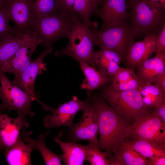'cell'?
Listing matches in <instances>:
<instances>
[{
  "instance_id": "6da1fadb",
  "label": "cell",
  "mask_w": 165,
  "mask_h": 165,
  "mask_svg": "<svg viewBox=\"0 0 165 165\" xmlns=\"http://www.w3.org/2000/svg\"><path fill=\"white\" fill-rule=\"evenodd\" d=\"M98 115V147L105 151L109 159L130 136L132 125L113 109L101 96L93 94L89 98Z\"/></svg>"
},
{
  "instance_id": "7a4b0ae2",
  "label": "cell",
  "mask_w": 165,
  "mask_h": 165,
  "mask_svg": "<svg viewBox=\"0 0 165 165\" xmlns=\"http://www.w3.org/2000/svg\"><path fill=\"white\" fill-rule=\"evenodd\" d=\"M128 5L129 18L136 38L156 36L165 25V9L149 0H133Z\"/></svg>"
},
{
  "instance_id": "3957f363",
  "label": "cell",
  "mask_w": 165,
  "mask_h": 165,
  "mask_svg": "<svg viewBox=\"0 0 165 165\" xmlns=\"http://www.w3.org/2000/svg\"><path fill=\"white\" fill-rule=\"evenodd\" d=\"M101 96L116 112L133 124L150 112L138 90L117 91L107 86Z\"/></svg>"
},
{
  "instance_id": "277c9868",
  "label": "cell",
  "mask_w": 165,
  "mask_h": 165,
  "mask_svg": "<svg viewBox=\"0 0 165 165\" xmlns=\"http://www.w3.org/2000/svg\"><path fill=\"white\" fill-rule=\"evenodd\" d=\"M79 20L60 10L44 16L34 19L30 30L35 33L46 49L59 39L66 37Z\"/></svg>"
},
{
  "instance_id": "5b68a950",
  "label": "cell",
  "mask_w": 165,
  "mask_h": 165,
  "mask_svg": "<svg viewBox=\"0 0 165 165\" xmlns=\"http://www.w3.org/2000/svg\"><path fill=\"white\" fill-rule=\"evenodd\" d=\"M89 27L94 43L101 49H106L117 52L125 58L136 38L129 18L124 22L107 28Z\"/></svg>"
},
{
  "instance_id": "8992f818",
  "label": "cell",
  "mask_w": 165,
  "mask_h": 165,
  "mask_svg": "<svg viewBox=\"0 0 165 165\" xmlns=\"http://www.w3.org/2000/svg\"><path fill=\"white\" fill-rule=\"evenodd\" d=\"M68 46L60 50L55 52L56 57L66 56L79 62L84 61L93 66L92 57L94 42L89 27L85 24L81 20L76 22L68 38Z\"/></svg>"
},
{
  "instance_id": "52a82bcc",
  "label": "cell",
  "mask_w": 165,
  "mask_h": 165,
  "mask_svg": "<svg viewBox=\"0 0 165 165\" xmlns=\"http://www.w3.org/2000/svg\"><path fill=\"white\" fill-rule=\"evenodd\" d=\"M0 109L9 112L14 110L17 114L32 117L35 116L31 109L32 97L20 88L10 82L4 73L0 71Z\"/></svg>"
},
{
  "instance_id": "ba28073f",
  "label": "cell",
  "mask_w": 165,
  "mask_h": 165,
  "mask_svg": "<svg viewBox=\"0 0 165 165\" xmlns=\"http://www.w3.org/2000/svg\"><path fill=\"white\" fill-rule=\"evenodd\" d=\"M88 98L85 100L79 99L76 96H73L71 100L59 105L56 108H53L45 104L39 100L37 102L46 111L50 112L52 114L48 115L43 118V124L46 128H52L60 126H70L74 118L79 112L82 111L90 102Z\"/></svg>"
},
{
  "instance_id": "9c48e42d",
  "label": "cell",
  "mask_w": 165,
  "mask_h": 165,
  "mask_svg": "<svg viewBox=\"0 0 165 165\" xmlns=\"http://www.w3.org/2000/svg\"><path fill=\"white\" fill-rule=\"evenodd\" d=\"M82 111V116L78 123H73L68 127L67 139L68 142L76 143L85 140L88 141L89 143L98 145V116L90 100Z\"/></svg>"
},
{
  "instance_id": "30bf717a",
  "label": "cell",
  "mask_w": 165,
  "mask_h": 165,
  "mask_svg": "<svg viewBox=\"0 0 165 165\" xmlns=\"http://www.w3.org/2000/svg\"><path fill=\"white\" fill-rule=\"evenodd\" d=\"M130 136L132 140H144L165 147V123L150 112L132 124Z\"/></svg>"
},
{
  "instance_id": "8fae6325",
  "label": "cell",
  "mask_w": 165,
  "mask_h": 165,
  "mask_svg": "<svg viewBox=\"0 0 165 165\" xmlns=\"http://www.w3.org/2000/svg\"><path fill=\"white\" fill-rule=\"evenodd\" d=\"M42 41L35 32L31 30L29 37L14 54L2 66L0 71L18 76L30 64L31 57Z\"/></svg>"
},
{
  "instance_id": "7c38bea8",
  "label": "cell",
  "mask_w": 165,
  "mask_h": 165,
  "mask_svg": "<svg viewBox=\"0 0 165 165\" xmlns=\"http://www.w3.org/2000/svg\"><path fill=\"white\" fill-rule=\"evenodd\" d=\"M34 0H6L4 4L10 20L14 23L18 33L30 31L35 18L33 12Z\"/></svg>"
},
{
  "instance_id": "4fadbf2b",
  "label": "cell",
  "mask_w": 165,
  "mask_h": 165,
  "mask_svg": "<svg viewBox=\"0 0 165 165\" xmlns=\"http://www.w3.org/2000/svg\"><path fill=\"white\" fill-rule=\"evenodd\" d=\"M53 48L46 49L35 60L18 76L15 77L12 82L31 96L34 101L38 99L35 91V84L38 75L46 70V64L43 62L46 56L52 52Z\"/></svg>"
},
{
  "instance_id": "5bb4252c",
  "label": "cell",
  "mask_w": 165,
  "mask_h": 165,
  "mask_svg": "<svg viewBox=\"0 0 165 165\" xmlns=\"http://www.w3.org/2000/svg\"><path fill=\"white\" fill-rule=\"evenodd\" d=\"M26 116L17 114V117L13 118L7 114L0 112V142L4 148V151L16 143L22 130L29 126Z\"/></svg>"
},
{
  "instance_id": "9a60e30c",
  "label": "cell",
  "mask_w": 165,
  "mask_h": 165,
  "mask_svg": "<svg viewBox=\"0 0 165 165\" xmlns=\"http://www.w3.org/2000/svg\"><path fill=\"white\" fill-rule=\"evenodd\" d=\"M126 0H105L96 13L102 22L101 28L113 26L129 18Z\"/></svg>"
},
{
  "instance_id": "2e32d148",
  "label": "cell",
  "mask_w": 165,
  "mask_h": 165,
  "mask_svg": "<svg viewBox=\"0 0 165 165\" xmlns=\"http://www.w3.org/2000/svg\"><path fill=\"white\" fill-rule=\"evenodd\" d=\"M156 38L154 35H148L133 43L124 60L128 67L134 68L154 53Z\"/></svg>"
},
{
  "instance_id": "e0dca14e",
  "label": "cell",
  "mask_w": 165,
  "mask_h": 165,
  "mask_svg": "<svg viewBox=\"0 0 165 165\" xmlns=\"http://www.w3.org/2000/svg\"><path fill=\"white\" fill-rule=\"evenodd\" d=\"M92 67L104 75L113 77L120 66L123 58L115 51L108 49H101L93 53Z\"/></svg>"
},
{
  "instance_id": "ac0fdd59",
  "label": "cell",
  "mask_w": 165,
  "mask_h": 165,
  "mask_svg": "<svg viewBox=\"0 0 165 165\" xmlns=\"http://www.w3.org/2000/svg\"><path fill=\"white\" fill-rule=\"evenodd\" d=\"M136 68V74L142 82L152 83L156 77L165 72V53L155 54Z\"/></svg>"
},
{
  "instance_id": "d6986e66",
  "label": "cell",
  "mask_w": 165,
  "mask_h": 165,
  "mask_svg": "<svg viewBox=\"0 0 165 165\" xmlns=\"http://www.w3.org/2000/svg\"><path fill=\"white\" fill-rule=\"evenodd\" d=\"M79 63L80 67L85 77L80 88L86 90L88 98L90 97L94 90L112 81V77L104 75L87 63L84 61Z\"/></svg>"
},
{
  "instance_id": "ffe728a7",
  "label": "cell",
  "mask_w": 165,
  "mask_h": 165,
  "mask_svg": "<svg viewBox=\"0 0 165 165\" xmlns=\"http://www.w3.org/2000/svg\"><path fill=\"white\" fill-rule=\"evenodd\" d=\"M34 149L31 144H25L20 135L13 146L5 151V161L9 165H32L31 154Z\"/></svg>"
},
{
  "instance_id": "44dd1931",
  "label": "cell",
  "mask_w": 165,
  "mask_h": 165,
  "mask_svg": "<svg viewBox=\"0 0 165 165\" xmlns=\"http://www.w3.org/2000/svg\"><path fill=\"white\" fill-rule=\"evenodd\" d=\"M32 131H24L20 134L22 140L27 143L31 144L34 149L38 150L41 154L46 165H60L62 160V155L56 154L50 150L45 144V140L50 133V130L40 134L38 139H34L30 137Z\"/></svg>"
},
{
  "instance_id": "7402d4cb",
  "label": "cell",
  "mask_w": 165,
  "mask_h": 165,
  "mask_svg": "<svg viewBox=\"0 0 165 165\" xmlns=\"http://www.w3.org/2000/svg\"><path fill=\"white\" fill-rule=\"evenodd\" d=\"M54 140L60 146L63 152L62 160L66 165H82L85 161L87 145L72 142H64L59 137H54Z\"/></svg>"
},
{
  "instance_id": "603a6c76",
  "label": "cell",
  "mask_w": 165,
  "mask_h": 165,
  "mask_svg": "<svg viewBox=\"0 0 165 165\" xmlns=\"http://www.w3.org/2000/svg\"><path fill=\"white\" fill-rule=\"evenodd\" d=\"M108 159L109 165H149L147 158L123 144Z\"/></svg>"
},
{
  "instance_id": "cb8c5ba5",
  "label": "cell",
  "mask_w": 165,
  "mask_h": 165,
  "mask_svg": "<svg viewBox=\"0 0 165 165\" xmlns=\"http://www.w3.org/2000/svg\"><path fill=\"white\" fill-rule=\"evenodd\" d=\"M31 30L0 41V69L15 53L29 36Z\"/></svg>"
},
{
  "instance_id": "d4e9b609",
  "label": "cell",
  "mask_w": 165,
  "mask_h": 165,
  "mask_svg": "<svg viewBox=\"0 0 165 165\" xmlns=\"http://www.w3.org/2000/svg\"><path fill=\"white\" fill-rule=\"evenodd\" d=\"M137 90L144 103L148 107L155 108L165 102V94L153 83L141 82Z\"/></svg>"
},
{
  "instance_id": "484cf974",
  "label": "cell",
  "mask_w": 165,
  "mask_h": 165,
  "mask_svg": "<svg viewBox=\"0 0 165 165\" xmlns=\"http://www.w3.org/2000/svg\"><path fill=\"white\" fill-rule=\"evenodd\" d=\"M123 144L132 148L147 158L152 156L165 157V147L146 141L132 140L129 142L125 141Z\"/></svg>"
},
{
  "instance_id": "4316f807",
  "label": "cell",
  "mask_w": 165,
  "mask_h": 165,
  "mask_svg": "<svg viewBox=\"0 0 165 165\" xmlns=\"http://www.w3.org/2000/svg\"><path fill=\"white\" fill-rule=\"evenodd\" d=\"M60 10L58 0H34L33 12L35 18L41 17Z\"/></svg>"
},
{
  "instance_id": "83f0119b",
  "label": "cell",
  "mask_w": 165,
  "mask_h": 165,
  "mask_svg": "<svg viewBox=\"0 0 165 165\" xmlns=\"http://www.w3.org/2000/svg\"><path fill=\"white\" fill-rule=\"evenodd\" d=\"M87 145L85 162H89L91 165H109L106 153L101 151L98 145L89 143Z\"/></svg>"
},
{
  "instance_id": "f1b7e54d",
  "label": "cell",
  "mask_w": 165,
  "mask_h": 165,
  "mask_svg": "<svg viewBox=\"0 0 165 165\" xmlns=\"http://www.w3.org/2000/svg\"><path fill=\"white\" fill-rule=\"evenodd\" d=\"M10 20L4 2H0V41L16 36L18 34L15 27L12 28L9 25Z\"/></svg>"
},
{
  "instance_id": "f546056e",
  "label": "cell",
  "mask_w": 165,
  "mask_h": 165,
  "mask_svg": "<svg viewBox=\"0 0 165 165\" xmlns=\"http://www.w3.org/2000/svg\"><path fill=\"white\" fill-rule=\"evenodd\" d=\"M141 82L136 75L126 81L119 83L112 82L110 86L112 89L117 91L137 90Z\"/></svg>"
},
{
  "instance_id": "4dcf8cb0",
  "label": "cell",
  "mask_w": 165,
  "mask_h": 165,
  "mask_svg": "<svg viewBox=\"0 0 165 165\" xmlns=\"http://www.w3.org/2000/svg\"><path fill=\"white\" fill-rule=\"evenodd\" d=\"M136 75L134 68L127 67L124 68L120 67L112 77V82L119 83L128 80Z\"/></svg>"
},
{
  "instance_id": "1f68e13d",
  "label": "cell",
  "mask_w": 165,
  "mask_h": 165,
  "mask_svg": "<svg viewBox=\"0 0 165 165\" xmlns=\"http://www.w3.org/2000/svg\"><path fill=\"white\" fill-rule=\"evenodd\" d=\"M155 54L165 53V25L156 36Z\"/></svg>"
},
{
  "instance_id": "d6a6232c",
  "label": "cell",
  "mask_w": 165,
  "mask_h": 165,
  "mask_svg": "<svg viewBox=\"0 0 165 165\" xmlns=\"http://www.w3.org/2000/svg\"><path fill=\"white\" fill-rule=\"evenodd\" d=\"M60 10L76 19L74 16V0H58Z\"/></svg>"
},
{
  "instance_id": "836d02e7",
  "label": "cell",
  "mask_w": 165,
  "mask_h": 165,
  "mask_svg": "<svg viewBox=\"0 0 165 165\" xmlns=\"http://www.w3.org/2000/svg\"><path fill=\"white\" fill-rule=\"evenodd\" d=\"M154 108L153 113L165 123V102L159 105Z\"/></svg>"
},
{
  "instance_id": "e575fe53",
  "label": "cell",
  "mask_w": 165,
  "mask_h": 165,
  "mask_svg": "<svg viewBox=\"0 0 165 165\" xmlns=\"http://www.w3.org/2000/svg\"><path fill=\"white\" fill-rule=\"evenodd\" d=\"M165 94V72L156 77L152 83Z\"/></svg>"
},
{
  "instance_id": "d590c367",
  "label": "cell",
  "mask_w": 165,
  "mask_h": 165,
  "mask_svg": "<svg viewBox=\"0 0 165 165\" xmlns=\"http://www.w3.org/2000/svg\"><path fill=\"white\" fill-rule=\"evenodd\" d=\"M149 165H165V157L152 156L148 158Z\"/></svg>"
},
{
  "instance_id": "8d00e7d4",
  "label": "cell",
  "mask_w": 165,
  "mask_h": 165,
  "mask_svg": "<svg viewBox=\"0 0 165 165\" xmlns=\"http://www.w3.org/2000/svg\"><path fill=\"white\" fill-rule=\"evenodd\" d=\"M105 0H89L91 14L96 13L99 9V6Z\"/></svg>"
},
{
  "instance_id": "74e56055",
  "label": "cell",
  "mask_w": 165,
  "mask_h": 165,
  "mask_svg": "<svg viewBox=\"0 0 165 165\" xmlns=\"http://www.w3.org/2000/svg\"><path fill=\"white\" fill-rule=\"evenodd\" d=\"M151 2L156 4L165 9V0H149Z\"/></svg>"
},
{
  "instance_id": "f35d334b",
  "label": "cell",
  "mask_w": 165,
  "mask_h": 165,
  "mask_svg": "<svg viewBox=\"0 0 165 165\" xmlns=\"http://www.w3.org/2000/svg\"><path fill=\"white\" fill-rule=\"evenodd\" d=\"M4 112V110H2L0 109V112ZM4 150L5 149L4 147L0 142V151L2 150Z\"/></svg>"
},
{
  "instance_id": "ab89813d",
  "label": "cell",
  "mask_w": 165,
  "mask_h": 165,
  "mask_svg": "<svg viewBox=\"0 0 165 165\" xmlns=\"http://www.w3.org/2000/svg\"><path fill=\"white\" fill-rule=\"evenodd\" d=\"M128 1L129 3L131 2L133 0H128Z\"/></svg>"
},
{
  "instance_id": "60d3db41",
  "label": "cell",
  "mask_w": 165,
  "mask_h": 165,
  "mask_svg": "<svg viewBox=\"0 0 165 165\" xmlns=\"http://www.w3.org/2000/svg\"><path fill=\"white\" fill-rule=\"evenodd\" d=\"M6 0H0V2H4Z\"/></svg>"
}]
</instances>
